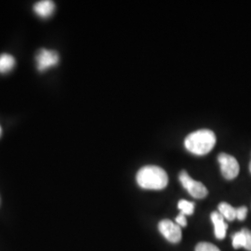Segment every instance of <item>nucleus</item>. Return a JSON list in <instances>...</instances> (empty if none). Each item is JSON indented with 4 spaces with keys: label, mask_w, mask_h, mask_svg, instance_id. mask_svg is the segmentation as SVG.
Masks as SVG:
<instances>
[{
    "label": "nucleus",
    "mask_w": 251,
    "mask_h": 251,
    "mask_svg": "<svg viewBox=\"0 0 251 251\" xmlns=\"http://www.w3.org/2000/svg\"><path fill=\"white\" fill-rule=\"evenodd\" d=\"M137 182L144 189L162 190L167 187L169 177L167 172L157 166H146L137 173Z\"/></svg>",
    "instance_id": "1"
},
{
    "label": "nucleus",
    "mask_w": 251,
    "mask_h": 251,
    "mask_svg": "<svg viewBox=\"0 0 251 251\" xmlns=\"http://www.w3.org/2000/svg\"><path fill=\"white\" fill-rule=\"evenodd\" d=\"M216 136L212 130L199 129L189 134L184 145L189 152L197 155H205L210 152L215 146Z\"/></svg>",
    "instance_id": "2"
},
{
    "label": "nucleus",
    "mask_w": 251,
    "mask_h": 251,
    "mask_svg": "<svg viewBox=\"0 0 251 251\" xmlns=\"http://www.w3.org/2000/svg\"><path fill=\"white\" fill-rule=\"evenodd\" d=\"M179 179L182 186L187 190V192L193 198L201 199L207 196L206 186L202 182L192 179L186 171H181L179 173Z\"/></svg>",
    "instance_id": "3"
},
{
    "label": "nucleus",
    "mask_w": 251,
    "mask_h": 251,
    "mask_svg": "<svg viewBox=\"0 0 251 251\" xmlns=\"http://www.w3.org/2000/svg\"><path fill=\"white\" fill-rule=\"evenodd\" d=\"M218 160L221 165V171L226 179H235L240 171V167L237 160L228 153L222 152L218 156Z\"/></svg>",
    "instance_id": "4"
},
{
    "label": "nucleus",
    "mask_w": 251,
    "mask_h": 251,
    "mask_svg": "<svg viewBox=\"0 0 251 251\" xmlns=\"http://www.w3.org/2000/svg\"><path fill=\"white\" fill-rule=\"evenodd\" d=\"M60 61L59 54L55 50L41 49L36 56V67L40 72H45L50 68L56 66Z\"/></svg>",
    "instance_id": "5"
},
{
    "label": "nucleus",
    "mask_w": 251,
    "mask_h": 251,
    "mask_svg": "<svg viewBox=\"0 0 251 251\" xmlns=\"http://www.w3.org/2000/svg\"><path fill=\"white\" fill-rule=\"evenodd\" d=\"M158 228L164 237L170 242L178 243L181 240V230L176 223L170 220H163L159 223Z\"/></svg>",
    "instance_id": "6"
},
{
    "label": "nucleus",
    "mask_w": 251,
    "mask_h": 251,
    "mask_svg": "<svg viewBox=\"0 0 251 251\" xmlns=\"http://www.w3.org/2000/svg\"><path fill=\"white\" fill-rule=\"evenodd\" d=\"M233 247L235 250L244 248L247 251H251V231L244 228L241 231L233 233L232 236Z\"/></svg>",
    "instance_id": "7"
},
{
    "label": "nucleus",
    "mask_w": 251,
    "mask_h": 251,
    "mask_svg": "<svg viewBox=\"0 0 251 251\" xmlns=\"http://www.w3.org/2000/svg\"><path fill=\"white\" fill-rule=\"evenodd\" d=\"M210 217L214 225L216 238L220 240L224 239L228 229V225L225 223V218L220 214V212H212Z\"/></svg>",
    "instance_id": "8"
},
{
    "label": "nucleus",
    "mask_w": 251,
    "mask_h": 251,
    "mask_svg": "<svg viewBox=\"0 0 251 251\" xmlns=\"http://www.w3.org/2000/svg\"><path fill=\"white\" fill-rule=\"evenodd\" d=\"M55 4L50 0H42L36 2L34 6V11L40 18H49L53 14Z\"/></svg>",
    "instance_id": "9"
},
{
    "label": "nucleus",
    "mask_w": 251,
    "mask_h": 251,
    "mask_svg": "<svg viewBox=\"0 0 251 251\" xmlns=\"http://www.w3.org/2000/svg\"><path fill=\"white\" fill-rule=\"evenodd\" d=\"M15 66V59L10 54L0 55V74H7L10 72Z\"/></svg>",
    "instance_id": "10"
},
{
    "label": "nucleus",
    "mask_w": 251,
    "mask_h": 251,
    "mask_svg": "<svg viewBox=\"0 0 251 251\" xmlns=\"http://www.w3.org/2000/svg\"><path fill=\"white\" fill-rule=\"evenodd\" d=\"M219 212L227 221L233 222V220L236 219V208L228 203H221L219 205Z\"/></svg>",
    "instance_id": "11"
},
{
    "label": "nucleus",
    "mask_w": 251,
    "mask_h": 251,
    "mask_svg": "<svg viewBox=\"0 0 251 251\" xmlns=\"http://www.w3.org/2000/svg\"><path fill=\"white\" fill-rule=\"evenodd\" d=\"M178 207L183 215H192L195 210V204L187 200H180L178 204Z\"/></svg>",
    "instance_id": "12"
},
{
    "label": "nucleus",
    "mask_w": 251,
    "mask_h": 251,
    "mask_svg": "<svg viewBox=\"0 0 251 251\" xmlns=\"http://www.w3.org/2000/svg\"><path fill=\"white\" fill-rule=\"evenodd\" d=\"M196 251H221L216 246L210 244V243L202 242L199 243L197 248H196Z\"/></svg>",
    "instance_id": "13"
},
{
    "label": "nucleus",
    "mask_w": 251,
    "mask_h": 251,
    "mask_svg": "<svg viewBox=\"0 0 251 251\" xmlns=\"http://www.w3.org/2000/svg\"><path fill=\"white\" fill-rule=\"evenodd\" d=\"M247 215H248V208H247V206H243L236 208V219H238L239 221H244L246 219Z\"/></svg>",
    "instance_id": "14"
},
{
    "label": "nucleus",
    "mask_w": 251,
    "mask_h": 251,
    "mask_svg": "<svg viewBox=\"0 0 251 251\" xmlns=\"http://www.w3.org/2000/svg\"><path fill=\"white\" fill-rule=\"evenodd\" d=\"M175 222H176L177 225H179V227H185L187 225V221H186L185 215H183L181 213L179 215L177 216Z\"/></svg>",
    "instance_id": "15"
},
{
    "label": "nucleus",
    "mask_w": 251,
    "mask_h": 251,
    "mask_svg": "<svg viewBox=\"0 0 251 251\" xmlns=\"http://www.w3.org/2000/svg\"><path fill=\"white\" fill-rule=\"evenodd\" d=\"M1 132H2V129H1V126H0V136H1Z\"/></svg>",
    "instance_id": "16"
},
{
    "label": "nucleus",
    "mask_w": 251,
    "mask_h": 251,
    "mask_svg": "<svg viewBox=\"0 0 251 251\" xmlns=\"http://www.w3.org/2000/svg\"><path fill=\"white\" fill-rule=\"evenodd\" d=\"M250 171H251V164H250Z\"/></svg>",
    "instance_id": "17"
}]
</instances>
